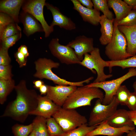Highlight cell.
<instances>
[{"instance_id": "cell-44", "label": "cell", "mask_w": 136, "mask_h": 136, "mask_svg": "<svg viewBox=\"0 0 136 136\" xmlns=\"http://www.w3.org/2000/svg\"><path fill=\"white\" fill-rule=\"evenodd\" d=\"M123 1L133 9L136 6V0H124Z\"/></svg>"}, {"instance_id": "cell-21", "label": "cell", "mask_w": 136, "mask_h": 136, "mask_svg": "<svg viewBox=\"0 0 136 136\" xmlns=\"http://www.w3.org/2000/svg\"><path fill=\"white\" fill-rule=\"evenodd\" d=\"M114 20V18L109 19L103 14L100 16L99 23L101 25V35L99 40L103 45H107L111 40L113 32Z\"/></svg>"}, {"instance_id": "cell-24", "label": "cell", "mask_w": 136, "mask_h": 136, "mask_svg": "<svg viewBox=\"0 0 136 136\" xmlns=\"http://www.w3.org/2000/svg\"><path fill=\"white\" fill-rule=\"evenodd\" d=\"M15 82L12 79L8 80H0V104H3L8 96L14 89Z\"/></svg>"}, {"instance_id": "cell-23", "label": "cell", "mask_w": 136, "mask_h": 136, "mask_svg": "<svg viewBox=\"0 0 136 136\" xmlns=\"http://www.w3.org/2000/svg\"><path fill=\"white\" fill-rule=\"evenodd\" d=\"M33 130L36 136H50L46 125V118L37 116L33 119Z\"/></svg>"}, {"instance_id": "cell-17", "label": "cell", "mask_w": 136, "mask_h": 136, "mask_svg": "<svg viewBox=\"0 0 136 136\" xmlns=\"http://www.w3.org/2000/svg\"><path fill=\"white\" fill-rule=\"evenodd\" d=\"M73 8L79 13L83 20L95 26L99 25L100 18V11L94 9L87 8L81 5L78 0H71Z\"/></svg>"}, {"instance_id": "cell-35", "label": "cell", "mask_w": 136, "mask_h": 136, "mask_svg": "<svg viewBox=\"0 0 136 136\" xmlns=\"http://www.w3.org/2000/svg\"><path fill=\"white\" fill-rule=\"evenodd\" d=\"M8 50L0 46V65H8L10 64L11 58L9 55Z\"/></svg>"}, {"instance_id": "cell-47", "label": "cell", "mask_w": 136, "mask_h": 136, "mask_svg": "<svg viewBox=\"0 0 136 136\" xmlns=\"http://www.w3.org/2000/svg\"><path fill=\"white\" fill-rule=\"evenodd\" d=\"M28 136H36L34 131L33 130Z\"/></svg>"}, {"instance_id": "cell-43", "label": "cell", "mask_w": 136, "mask_h": 136, "mask_svg": "<svg viewBox=\"0 0 136 136\" xmlns=\"http://www.w3.org/2000/svg\"><path fill=\"white\" fill-rule=\"evenodd\" d=\"M33 83L34 84V87L39 89L42 85L44 84V82L41 80H35Z\"/></svg>"}, {"instance_id": "cell-42", "label": "cell", "mask_w": 136, "mask_h": 136, "mask_svg": "<svg viewBox=\"0 0 136 136\" xmlns=\"http://www.w3.org/2000/svg\"><path fill=\"white\" fill-rule=\"evenodd\" d=\"M39 90L41 95H46L48 91L47 85L44 84L41 86Z\"/></svg>"}, {"instance_id": "cell-39", "label": "cell", "mask_w": 136, "mask_h": 136, "mask_svg": "<svg viewBox=\"0 0 136 136\" xmlns=\"http://www.w3.org/2000/svg\"><path fill=\"white\" fill-rule=\"evenodd\" d=\"M79 2L83 6L90 9H93V5L92 0H78Z\"/></svg>"}, {"instance_id": "cell-1", "label": "cell", "mask_w": 136, "mask_h": 136, "mask_svg": "<svg viewBox=\"0 0 136 136\" xmlns=\"http://www.w3.org/2000/svg\"><path fill=\"white\" fill-rule=\"evenodd\" d=\"M14 89L16 98L9 103L1 117H9L23 123L30 113L36 108L39 95L35 90L28 89L24 80L20 81Z\"/></svg>"}, {"instance_id": "cell-26", "label": "cell", "mask_w": 136, "mask_h": 136, "mask_svg": "<svg viewBox=\"0 0 136 136\" xmlns=\"http://www.w3.org/2000/svg\"><path fill=\"white\" fill-rule=\"evenodd\" d=\"M97 125L89 126L87 123L72 130L64 132L60 136H85L95 129Z\"/></svg>"}, {"instance_id": "cell-41", "label": "cell", "mask_w": 136, "mask_h": 136, "mask_svg": "<svg viewBox=\"0 0 136 136\" xmlns=\"http://www.w3.org/2000/svg\"><path fill=\"white\" fill-rule=\"evenodd\" d=\"M128 112L130 119L133 122L135 125L136 126V110L128 111Z\"/></svg>"}, {"instance_id": "cell-8", "label": "cell", "mask_w": 136, "mask_h": 136, "mask_svg": "<svg viewBox=\"0 0 136 136\" xmlns=\"http://www.w3.org/2000/svg\"><path fill=\"white\" fill-rule=\"evenodd\" d=\"M119 104L115 95L112 102L108 105L102 104L101 100L97 99L90 113L88 125H97L106 120L114 113Z\"/></svg>"}, {"instance_id": "cell-36", "label": "cell", "mask_w": 136, "mask_h": 136, "mask_svg": "<svg viewBox=\"0 0 136 136\" xmlns=\"http://www.w3.org/2000/svg\"><path fill=\"white\" fill-rule=\"evenodd\" d=\"M15 22L10 16L4 13H0V32L4 28L9 24Z\"/></svg>"}, {"instance_id": "cell-10", "label": "cell", "mask_w": 136, "mask_h": 136, "mask_svg": "<svg viewBox=\"0 0 136 136\" xmlns=\"http://www.w3.org/2000/svg\"><path fill=\"white\" fill-rule=\"evenodd\" d=\"M45 0H25L22 8L23 11L33 15L41 24L45 32V37H48L54 31L53 27L49 25L45 20L43 14V8Z\"/></svg>"}, {"instance_id": "cell-4", "label": "cell", "mask_w": 136, "mask_h": 136, "mask_svg": "<svg viewBox=\"0 0 136 136\" xmlns=\"http://www.w3.org/2000/svg\"><path fill=\"white\" fill-rule=\"evenodd\" d=\"M117 22L114 18L113 36L106 46L105 51L106 56L112 61L122 60L131 57L126 52V40L124 34L119 30Z\"/></svg>"}, {"instance_id": "cell-15", "label": "cell", "mask_w": 136, "mask_h": 136, "mask_svg": "<svg viewBox=\"0 0 136 136\" xmlns=\"http://www.w3.org/2000/svg\"><path fill=\"white\" fill-rule=\"evenodd\" d=\"M45 6L52 15L53 20L50 26L53 27L55 26H58L61 28L69 30L76 28L75 23L70 18L62 14L58 8L47 2L46 3Z\"/></svg>"}, {"instance_id": "cell-30", "label": "cell", "mask_w": 136, "mask_h": 136, "mask_svg": "<svg viewBox=\"0 0 136 136\" xmlns=\"http://www.w3.org/2000/svg\"><path fill=\"white\" fill-rule=\"evenodd\" d=\"M33 124L31 123L27 125L17 123L12 127L14 136H28L33 130Z\"/></svg>"}, {"instance_id": "cell-16", "label": "cell", "mask_w": 136, "mask_h": 136, "mask_svg": "<svg viewBox=\"0 0 136 136\" xmlns=\"http://www.w3.org/2000/svg\"><path fill=\"white\" fill-rule=\"evenodd\" d=\"M19 19L23 26V31L28 37L37 32H44L43 27L39 21L32 14L23 10L20 13Z\"/></svg>"}, {"instance_id": "cell-3", "label": "cell", "mask_w": 136, "mask_h": 136, "mask_svg": "<svg viewBox=\"0 0 136 136\" xmlns=\"http://www.w3.org/2000/svg\"><path fill=\"white\" fill-rule=\"evenodd\" d=\"M104 95L99 88L86 85L76 89L68 97L62 107L67 109H75L86 106H90L91 101L97 98L102 102Z\"/></svg>"}, {"instance_id": "cell-33", "label": "cell", "mask_w": 136, "mask_h": 136, "mask_svg": "<svg viewBox=\"0 0 136 136\" xmlns=\"http://www.w3.org/2000/svg\"><path fill=\"white\" fill-rule=\"evenodd\" d=\"M21 32L13 36L6 38L1 41L0 46L8 50L11 47L13 46L22 37Z\"/></svg>"}, {"instance_id": "cell-29", "label": "cell", "mask_w": 136, "mask_h": 136, "mask_svg": "<svg viewBox=\"0 0 136 136\" xmlns=\"http://www.w3.org/2000/svg\"><path fill=\"white\" fill-rule=\"evenodd\" d=\"M21 29L17 23L14 22L9 24L0 32V42L6 38L21 32Z\"/></svg>"}, {"instance_id": "cell-20", "label": "cell", "mask_w": 136, "mask_h": 136, "mask_svg": "<svg viewBox=\"0 0 136 136\" xmlns=\"http://www.w3.org/2000/svg\"><path fill=\"white\" fill-rule=\"evenodd\" d=\"M118 28L126 38L127 42V53L131 57L135 55L136 54V26L119 25L118 26Z\"/></svg>"}, {"instance_id": "cell-18", "label": "cell", "mask_w": 136, "mask_h": 136, "mask_svg": "<svg viewBox=\"0 0 136 136\" xmlns=\"http://www.w3.org/2000/svg\"><path fill=\"white\" fill-rule=\"evenodd\" d=\"M106 120L110 125L116 128L126 126L135 127V125L130 117L128 111L124 109L117 110Z\"/></svg>"}, {"instance_id": "cell-32", "label": "cell", "mask_w": 136, "mask_h": 136, "mask_svg": "<svg viewBox=\"0 0 136 136\" xmlns=\"http://www.w3.org/2000/svg\"><path fill=\"white\" fill-rule=\"evenodd\" d=\"M117 24L118 26H136V9H132L126 16L117 22Z\"/></svg>"}, {"instance_id": "cell-14", "label": "cell", "mask_w": 136, "mask_h": 136, "mask_svg": "<svg viewBox=\"0 0 136 136\" xmlns=\"http://www.w3.org/2000/svg\"><path fill=\"white\" fill-rule=\"evenodd\" d=\"M59 107L46 95L42 96L39 95L37 106L30 115L41 116L47 119L52 116Z\"/></svg>"}, {"instance_id": "cell-45", "label": "cell", "mask_w": 136, "mask_h": 136, "mask_svg": "<svg viewBox=\"0 0 136 136\" xmlns=\"http://www.w3.org/2000/svg\"><path fill=\"white\" fill-rule=\"evenodd\" d=\"M126 136H136V131L135 128L130 131L127 133Z\"/></svg>"}, {"instance_id": "cell-49", "label": "cell", "mask_w": 136, "mask_h": 136, "mask_svg": "<svg viewBox=\"0 0 136 136\" xmlns=\"http://www.w3.org/2000/svg\"><path fill=\"white\" fill-rule=\"evenodd\" d=\"M98 136L97 135V136ZM125 136L124 135V136Z\"/></svg>"}, {"instance_id": "cell-22", "label": "cell", "mask_w": 136, "mask_h": 136, "mask_svg": "<svg viewBox=\"0 0 136 136\" xmlns=\"http://www.w3.org/2000/svg\"><path fill=\"white\" fill-rule=\"evenodd\" d=\"M108 4L109 7L113 10L116 16L115 19L117 21L126 16L133 9L121 0H109Z\"/></svg>"}, {"instance_id": "cell-7", "label": "cell", "mask_w": 136, "mask_h": 136, "mask_svg": "<svg viewBox=\"0 0 136 136\" xmlns=\"http://www.w3.org/2000/svg\"><path fill=\"white\" fill-rule=\"evenodd\" d=\"M133 76H136V68H130L126 74L117 79L100 82H93L86 86L103 89L105 92V94L102 104L108 105L112 101L117 90L121 84L127 79Z\"/></svg>"}, {"instance_id": "cell-27", "label": "cell", "mask_w": 136, "mask_h": 136, "mask_svg": "<svg viewBox=\"0 0 136 136\" xmlns=\"http://www.w3.org/2000/svg\"><path fill=\"white\" fill-rule=\"evenodd\" d=\"M46 125L50 136H60L64 132L61 126L53 117L46 119Z\"/></svg>"}, {"instance_id": "cell-46", "label": "cell", "mask_w": 136, "mask_h": 136, "mask_svg": "<svg viewBox=\"0 0 136 136\" xmlns=\"http://www.w3.org/2000/svg\"><path fill=\"white\" fill-rule=\"evenodd\" d=\"M132 87L134 89V92L136 94V81L134 82L132 85Z\"/></svg>"}, {"instance_id": "cell-12", "label": "cell", "mask_w": 136, "mask_h": 136, "mask_svg": "<svg viewBox=\"0 0 136 136\" xmlns=\"http://www.w3.org/2000/svg\"><path fill=\"white\" fill-rule=\"evenodd\" d=\"M67 45L73 48L79 59L81 61L84 54L90 53L94 50L93 38L84 36H79L69 42Z\"/></svg>"}, {"instance_id": "cell-40", "label": "cell", "mask_w": 136, "mask_h": 136, "mask_svg": "<svg viewBox=\"0 0 136 136\" xmlns=\"http://www.w3.org/2000/svg\"><path fill=\"white\" fill-rule=\"evenodd\" d=\"M17 51L22 53L27 58L29 55L27 47L25 45H22L20 46L18 48Z\"/></svg>"}, {"instance_id": "cell-5", "label": "cell", "mask_w": 136, "mask_h": 136, "mask_svg": "<svg viewBox=\"0 0 136 136\" xmlns=\"http://www.w3.org/2000/svg\"><path fill=\"white\" fill-rule=\"evenodd\" d=\"M52 117L62 128L64 132L74 129L87 123L86 117L75 109H67L59 107Z\"/></svg>"}, {"instance_id": "cell-34", "label": "cell", "mask_w": 136, "mask_h": 136, "mask_svg": "<svg viewBox=\"0 0 136 136\" xmlns=\"http://www.w3.org/2000/svg\"><path fill=\"white\" fill-rule=\"evenodd\" d=\"M12 66L0 65V80H8L12 79Z\"/></svg>"}, {"instance_id": "cell-37", "label": "cell", "mask_w": 136, "mask_h": 136, "mask_svg": "<svg viewBox=\"0 0 136 136\" xmlns=\"http://www.w3.org/2000/svg\"><path fill=\"white\" fill-rule=\"evenodd\" d=\"M126 106L130 111L136 110V94L134 92H130Z\"/></svg>"}, {"instance_id": "cell-25", "label": "cell", "mask_w": 136, "mask_h": 136, "mask_svg": "<svg viewBox=\"0 0 136 136\" xmlns=\"http://www.w3.org/2000/svg\"><path fill=\"white\" fill-rule=\"evenodd\" d=\"M108 67L111 72L112 68L114 66H119L124 69L126 68H136V54L126 59L119 61H107Z\"/></svg>"}, {"instance_id": "cell-6", "label": "cell", "mask_w": 136, "mask_h": 136, "mask_svg": "<svg viewBox=\"0 0 136 136\" xmlns=\"http://www.w3.org/2000/svg\"><path fill=\"white\" fill-rule=\"evenodd\" d=\"M90 53L84 54L83 59L79 64L88 69L94 74L97 73V77L93 82H103L112 77V75H106L104 72V68L108 67L107 61L104 60L101 57L99 49L94 47Z\"/></svg>"}, {"instance_id": "cell-28", "label": "cell", "mask_w": 136, "mask_h": 136, "mask_svg": "<svg viewBox=\"0 0 136 136\" xmlns=\"http://www.w3.org/2000/svg\"><path fill=\"white\" fill-rule=\"evenodd\" d=\"M94 8L101 11L103 15L108 18L112 19L114 18V15L109 9L108 4V0H92Z\"/></svg>"}, {"instance_id": "cell-13", "label": "cell", "mask_w": 136, "mask_h": 136, "mask_svg": "<svg viewBox=\"0 0 136 136\" xmlns=\"http://www.w3.org/2000/svg\"><path fill=\"white\" fill-rule=\"evenodd\" d=\"M135 127L128 126L116 128L109 124L105 120L98 125L93 130L87 133L85 136H95L99 135L108 136H122L124 133H128Z\"/></svg>"}, {"instance_id": "cell-48", "label": "cell", "mask_w": 136, "mask_h": 136, "mask_svg": "<svg viewBox=\"0 0 136 136\" xmlns=\"http://www.w3.org/2000/svg\"><path fill=\"white\" fill-rule=\"evenodd\" d=\"M133 9H136V6L134 7Z\"/></svg>"}, {"instance_id": "cell-38", "label": "cell", "mask_w": 136, "mask_h": 136, "mask_svg": "<svg viewBox=\"0 0 136 136\" xmlns=\"http://www.w3.org/2000/svg\"><path fill=\"white\" fill-rule=\"evenodd\" d=\"M14 56L20 67L21 68L26 65L27 61V58L23 54L17 51L14 54Z\"/></svg>"}, {"instance_id": "cell-19", "label": "cell", "mask_w": 136, "mask_h": 136, "mask_svg": "<svg viewBox=\"0 0 136 136\" xmlns=\"http://www.w3.org/2000/svg\"><path fill=\"white\" fill-rule=\"evenodd\" d=\"M24 0H2L0 1V12L11 17L15 23H18L20 9Z\"/></svg>"}, {"instance_id": "cell-2", "label": "cell", "mask_w": 136, "mask_h": 136, "mask_svg": "<svg viewBox=\"0 0 136 136\" xmlns=\"http://www.w3.org/2000/svg\"><path fill=\"white\" fill-rule=\"evenodd\" d=\"M36 73L33 76L41 79H45L52 81L55 84L64 86L73 85L82 86L84 83H88L93 79L91 77L86 79L78 82H71L59 77L52 71L53 68H58L59 63L55 62L50 59L40 58L35 62Z\"/></svg>"}, {"instance_id": "cell-9", "label": "cell", "mask_w": 136, "mask_h": 136, "mask_svg": "<svg viewBox=\"0 0 136 136\" xmlns=\"http://www.w3.org/2000/svg\"><path fill=\"white\" fill-rule=\"evenodd\" d=\"M48 47L52 54L61 63L67 64H79L81 61L73 49L67 45L60 44L57 38L52 39Z\"/></svg>"}, {"instance_id": "cell-31", "label": "cell", "mask_w": 136, "mask_h": 136, "mask_svg": "<svg viewBox=\"0 0 136 136\" xmlns=\"http://www.w3.org/2000/svg\"><path fill=\"white\" fill-rule=\"evenodd\" d=\"M130 92L125 85H121L116 94V98L119 104L126 106Z\"/></svg>"}, {"instance_id": "cell-11", "label": "cell", "mask_w": 136, "mask_h": 136, "mask_svg": "<svg viewBox=\"0 0 136 136\" xmlns=\"http://www.w3.org/2000/svg\"><path fill=\"white\" fill-rule=\"evenodd\" d=\"M46 95L58 106L62 107L69 96L77 88L73 85H47Z\"/></svg>"}]
</instances>
